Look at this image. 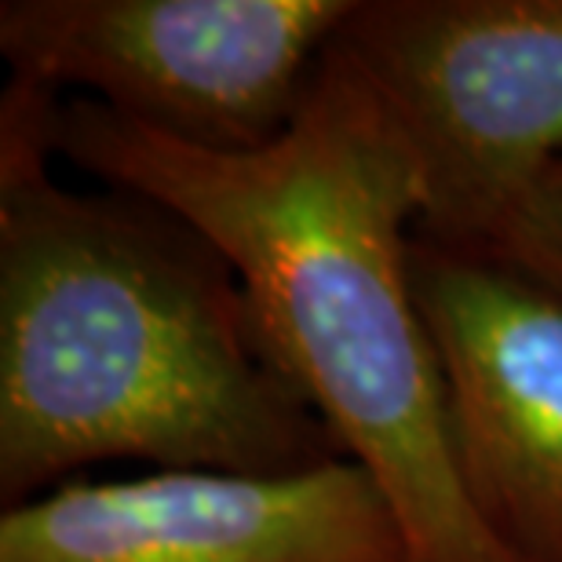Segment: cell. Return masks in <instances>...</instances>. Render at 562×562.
I'll return each instance as SVG.
<instances>
[{
  "mask_svg": "<svg viewBox=\"0 0 562 562\" xmlns=\"http://www.w3.org/2000/svg\"><path fill=\"white\" fill-rule=\"evenodd\" d=\"M55 157L157 201L238 274L267 347L376 479L409 562H508L449 449L446 391L413 289L424 183L373 92L329 48L300 117L249 154H209L59 95Z\"/></svg>",
  "mask_w": 562,
  "mask_h": 562,
  "instance_id": "cell-1",
  "label": "cell"
},
{
  "mask_svg": "<svg viewBox=\"0 0 562 562\" xmlns=\"http://www.w3.org/2000/svg\"><path fill=\"white\" fill-rule=\"evenodd\" d=\"M55 92L0 99V501L110 460L285 475L344 457L209 238L52 172Z\"/></svg>",
  "mask_w": 562,
  "mask_h": 562,
  "instance_id": "cell-2",
  "label": "cell"
},
{
  "mask_svg": "<svg viewBox=\"0 0 562 562\" xmlns=\"http://www.w3.org/2000/svg\"><path fill=\"white\" fill-rule=\"evenodd\" d=\"M355 0H4L11 77L209 154L300 117Z\"/></svg>",
  "mask_w": 562,
  "mask_h": 562,
  "instance_id": "cell-3",
  "label": "cell"
},
{
  "mask_svg": "<svg viewBox=\"0 0 562 562\" xmlns=\"http://www.w3.org/2000/svg\"><path fill=\"white\" fill-rule=\"evenodd\" d=\"M333 55L409 146L431 238L475 241L562 161V0H355Z\"/></svg>",
  "mask_w": 562,
  "mask_h": 562,
  "instance_id": "cell-4",
  "label": "cell"
},
{
  "mask_svg": "<svg viewBox=\"0 0 562 562\" xmlns=\"http://www.w3.org/2000/svg\"><path fill=\"white\" fill-rule=\"evenodd\" d=\"M413 289L479 526L508 562H562V292L424 231L413 238Z\"/></svg>",
  "mask_w": 562,
  "mask_h": 562,
  "instance_id": "cell-5",
  "label": "cell"
},
{
  "mask_svg": "<svg viewBox=\"0 0 562 562\" xmlns=\"http://www.w3.org/2000/svg\"><path fill=\"white\" fill-rule=\"evenodd\" d=\"M0 562H409L355 460L285 475L150 468L63 482L0 515Z\"/></svg>",
  "mask_w": 562,
  "mask_h": 562,
  "instance_id": "cell-6",
  "label": "cell"
},
{
  "mask_svg": "<svg viewBox=\"0 0 562 562\" xmlns=\"http://www.w3.org/2000/svg\"><path fill=\"white\" fill-rule=\"evenodd\" d=\"M460 245L501 256L562 292V161L504 205L475 241Z\"/></svg>",
  "mask_w": 562,
  "mask_h": 562,
  "instance_id": "cell-7",
  "label": "cell"
}]
</instances>
